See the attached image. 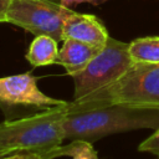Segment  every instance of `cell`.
<instances>
[{"label":"cell","instance_id":"6da1fadb","mask_svg":"<svg viewBox=\"0 0 159 159\" xmlns=\"http://www.w3.org/2000/svg\"><path fill=\"white\" fill-rule=\"evenodd\" d=\"M63 118L65 137L70 140L94 142L102 137L137 130L159 128V107L113 103L88 108L66 106Z\"/></svg>","mask_w":159,"mask_h":159},{"label":"cell","instance_id":"7a4b0ae2","mask_svg":"<svg viewBox=\"0 0 159 159\" xmlns=\"http://www.w3.org/2000/svg\"><path fill=\"white\" fill-rule=\"evenodd\" d=\"M67 103L20 119L0 122V150L45 153L60 147L66 139L63 118Z\"/></svg>","mask_w":159,"mask_h":159},{"label":"cell","instance_id":"3957f363","mask_svg":"<svg viewBox=\"0 0 159 159\" xmlns=\"http://www.w3.org/2000/svg\"><path fill=\"white\" fill-rule=\"evenodd\" d=\"M113 103L159 107V63L133 62L117 81L87 97L70 102V107L88 108Z\"/></svg>","mask_w":159,"mask_h":159},{"label":"cell","instance_id":"277c9868","mask_svg":"<svg viewBox=\"0 0 159 159\" xmlns=\"http://www.w3.org/2000/svg\"><path fill=\"white\" fill-rule=\"evenodd\" d=\"M129 43L109 37L106 45L78 73L73 75V101L113 83L133 65L129 55Z\"/></svg>","mask_w":159,"mask_h":159},{"label":"cell","instance_id":"5b68a950","mask_svg":"<svg viewBox=\"0 0 159 159\" xmlns=\"http://www.w3.org/2000/svg\"><path fill=\"white\" fill-rule=\"evenodd\" d=\"M6 22L62 41L63 6L55 0H11Z\"/></svg>","mask_w":159,"mask_h":159},{"label":"cell","instance_id":"8992f818","mask_svg":"<svg viewBox=\"0 0 159 159\" xmlns=\"http://www.w3.org/2000/svg\"><path fill=\"white\" fill-rule=\"evenodd\" d=\"M66 103L45 94L37 86V78L30 72L0 77V108L4 112L22 108L47 109Z\"/></svg>","mask_w":159,"mask_h":159},{"label":"cell","instance_id":"52a82bcc","mask_svg":"<svg viewBox=\"0 0 159 159\" xmlns=\"http://www.w3.org/2000/svg\"><path fill=\"white\" fill-rule=\"evenodd\" d=\"M62 39H73L102 48L108 41L109 35L104 24L97 16L76 12L63 6Z\"/></svg>","mask_w":159,"mask_h":159},{"label":"cell","instance_id":"ba28073f","mask_svg":"<svg viewBox=\"0 0 159 159\" xmlns=\"http://www.w3.org/2000/svg\"><path fill=\"white\" fill-rule=\"evenodd\" d=\"M99 50V47L73 39H65L63 45L58 51L57 63L63 66L66 72L72 77L73 75L82 71Z\"/></svg>","mask_w":159,"mask_h":159},{"label":"cell","instance_id":"9c48e42d","mask_svg":"<svg viewBox=\"0 0 159 159\" xmlns=\"http://www.w3.org/2000/svg\"><path fill=\"white\" fill-rule=\"evenodd\" d=\"M57 40L48 35L35 36L26 53V60L34 67L57 63L60 51L57 47Z\"/></svg>","mask_w":159,"mask_h":159},{"label":"cell","instance_id":"30bf717a","mask_svg":"<svg viewBox=\"0 0 159 159\" xmlns=\"http://www.w3.org/2000/svg\"><path fill=\"white\" fill-rule=\"evenodd\" d=\"M128 50L133 62L159 63V36L135 39L129 42Z\"/></svg>","mask_w":159,"mask_h":159},{"label":"cell","instance_id":"8fae6325","mask_svg":"<svg viewBox=\"0 0 159 159\" xmlns=\"http://www.w3.org/2000/svg\"><path fill=\"white\" fill-rule=\"evenodd\" d=\"M53 159L57 157H71L72 159H99L92 143L87 140H71L66 145H60L52 150Z\"/></svg>","mask_w":159,"mask_h":159},{"label":"cell","instance_id":"7c38bea8","mask_svg":"<svg viewBox=\"0 0 159 159\" xmlns=\"http://www.w3.org/2000/svg\"><path fill=\"white\" fill-rule=\"evenodd\" d=\"M138 149L139 152H147L159 157V128L154 130V133L148 137L144 142H142Z\"/></svg>","mask_w":159,"mask_h":159},{"label":"cell","instance_id":"4fadbf2b","mask_svg":"<svg viewBox=\"0 0 159 159\" xmlns=\"http://www.w3.org/2000/svg\"><path fill=\"white\" fill-rule=\"evenodd\" d=\"M45 157H48L50 159H53L52 150L45 152V153H40V152H15V153H10L7 155H4L0 159H41V158H45Z\"/></svg>","mask_w":159,"mask_h":159},{"label":"cell","instance_id":"5bb4252c","mask_svg":"<svg viewBox=\"0 0 159 159\" xmlns=\"http://www.w3.org/2000/svg\"><path fill=\"white\" fill-rule=\"evenodd\" d=\"M107 0H60V4L62 6H66V7H71V6H76V5H80L82 2H88L91 5H94V6H98L103 2H106Z\"/></svg>","mask_w":159,"mask_h":159},{"label":"cell","instance_id":"9a60e30c","mask_svg":"<svg viewBox=\"0 0 159 159\" xmlns=\"http://www.w3.org/2000/svg\"><path fill=\"white\" fill-rule=\"evenodd\" d=\"M11 0H0V22H6V15L10 7Z\"/></svg>","mask_w":159,"mask_h":159},{"label":"cell","instance_id":"2e32d148","mask_svg":"<svg viewBox=\"0 0 159 159\" xmlns=\"http://www.w3.org/2000/svg\"><path fill=\"white\" fill-rule=\"evenodd\" d=\"M11 152H9V150H0V158L1 157H4V155H7V154H10Z\"/></svg>","mask_w":159,"mask_h":159},{"label":"cell","instance_id":"e0dca14e","mask_svg":"<svg viewBox=\"0 0 159 159\" xmlns=\"http://www.w3.org/2000/svg\"><path fill=\"white\" fill-rule=\"evenodd\" d=\"M41 159H50L48 157H45V158H41Z\"/></svg>","mask_w":159,"mask_h":159},{"label":"cell","instance_id":"ac0fdd59","mask_svg":"<svg viewBox=\"0 0 159 159\" xmlns=\"http://www.w3.org/2000/svg\"><path fill=\"white\" fill-rule=\"evenodd\" d=\"M55 1H56V0H55Z\"/></svg>","mask_w":159,"mask_h":159}]
</instances>
